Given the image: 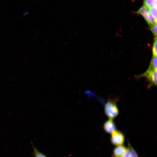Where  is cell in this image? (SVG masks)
Returning a JSON list of instances; mask_svg holds the SVG:
<instances>
[{"label":"cell","instance_id":"5b68a950","mask_svg":"<svg viewBox=\"0 0 157 157\" xmlns=\"http://www.w3.org/2000/svg\"><path fill=\"white\" fill-rule=\"evenodd\" d=\"M127 148L122 145L116 146L113 150V157H122L125 153Z\"/></svg>","mask_w":157,"mask_h":157},{"label":"cell","instance_id":"9a60e30c","mask_svg":"<svg viewBox=\"0 0 157 157\" xmlns=\"http://www.w3.org/2000/svg\"><path fill=\"white\" fill-rule=\"evenodd\" d=\"M130 151L129 147L128 146L126 151L124 155L122 157H129Z\"/></svg>","mask_w":157,"mask_h":157},{"label":"cell","instance_id":"52a82bcc","mask_svg":"<svg viewBox=\"0 0 157 157\" xmlns=\"http://www.w3.org/2000/svg\"><path fill=\"white\" fill-rule=\"evenodd\" d=\"M144 5L148 8L154 6H157V0H143Z\"/></svg>","mask_w":157,"mask_h":157},{"label":"cell","instance_id":"7a4b0ae2","mask_svg":"<svg viewBox=\"0 0 157 157\" xmlns=\"http://www.w3.org/2000/svg\"><path fill=\"white\" fill-rule=\"evenodd\" d=\"M111 134L110 140L113 144L117 146L124 144L125 137L124 134L121 131L115 130Z\"/></svg>","mask_w":157,"mask_h":157},{"label":"cell","instance_id":"6da1fadb","mask_svg":"<svg viewBox=\"0 0 157 157\" xmlns=\"http://www.w3.org/2000/svg\"><path fill=\"white\" fill-rule=\"evenodd\" d=\"M104 112L106 116L109 119H113L118 115L119 110L115 103L113 101H108L104 106Z\"/></svg>","mask_w":157,"mask_h":157},{"label":"cell","instance_id":"ba28073f","mask_svg":"<svg viewBox=\"0 0 157 157\" xmlns=\"http://www.w3.org/2000/svg\"><path fill=\"white\" fill-rule=\"evenodd\" d=\"M149 13V9L144 5L141 6L136 12V14L141 15L143 17Z\"/></svg>","mask_w":157,"mask_h":157},{"label":"cell","instance_id":"7c38bea8","mask_svg":"<svg viewBox=\"0 0 157 157\" xmlns=\"http://www.w3.org/2000/svg\"><path fill=\"white\" fill-rule=\"evenodd\" d=\"M128 146L130 151L129 157H138L137 152L129 142L128 143Z\"/></svg>","mask_w":157,"mask_h":157},{"label":"cell","instance_id":"8fae6325","mask_svg":"<svg viewBox=\"0 0 157 157\" xmlns=\"http://www.w3.org/2000/svg\"><path fill=\"white\" fill-rule=\"evenodd\" d=\"M150 14L157 19V6H154L148 8Z\"/></svg>","mask_w":157,"mask_h":157},{"label":"cell","instance_id":"5bb4252c","mask_svg":"<svg viewBox=\"0 0 157 157\" xmlns=\"http://www.w3.org/2000/svg\"><path fill=\"white\" fill-rule=\"evenodd\" d=\"M150 30L155 36L157 35V23L149 26Z\"/></svg>","mask_w":157,"mask_h":157},{"label":"cell","instance_id":"3957f363","mask_svg":"<svg viewBox=\"0 0 157 157\" xmlns=\"http://www.w3.org/2000/svg\"><path fill=\"white\" fill-rule=\"evenodd\" d=\"M142 76L146 77L151 85H156L157 70L149 69Z\"/></svg>","mask_w":157,"mask_h":157},{"label":"cell","instance_id":"8992f818","mask_svg":"<svg viewBox=\"0 0 157 157\" xmlns=\"http://www.w3.org/2000/svg\"><path fill=\"white\" fill-rule=\"evenodd\" d=\"M143 17L149 26L157 23V19L154 18L149 13L145 15Z\"/></svg>","mask_w":157,"mask_h":157},{"label":"cell","instance_id":"4fadbf2b","mask_svg":"<svg viewBox=\"0 0 157 157\" xmlns=\"http://www.w3.org/2000/svg\"><path fill=\"white\" fill-rule=\"evenodd\" d=\"M157 36H155L152 48V53L153 56H157Z\"/></svg>","mask_w":157,"mask_h":157},{"label":"cell","instance_id":"277c9868","mask_svg":"<svg viewBox=\"0 0 157 157\" xmlns=\"http://www.w3.org/2000/svg\"><path fill=\"white\" fill-rule=\"evenodd\" d=\"M116 127L115 124L113 119H109L104 122L103 126L104 131L108 133H111L116 130Z\"/></svg>","mask_w":157,"mask_h":157},{"label":"cell","instance_id":"9c48e42d","mask_svg":"<svg viewBox=\"0 0 157 157\" xmlns=\"http://www.w3.org/2000/svg\"><path fill=\"white\" fill-rule=\"evenodd\" d=\"M149 68L157 70V56H153Z\"/></svg>","mask_w":157,"mask_h":157},{"label":"cell","instance_id":"30bf717a","mask_svg":"<svg viewBox=\"0 0 157 157\" xmlns=\"http://www.w3.org/2000/svg\"><path fill=\"white\" fill-rule=\"evenodd\" d=\"M33 147L35 157H47L44 154L37 149L33 145Z\"/></svg>","mask_w":157,"mask_h":157}]
</instances>
